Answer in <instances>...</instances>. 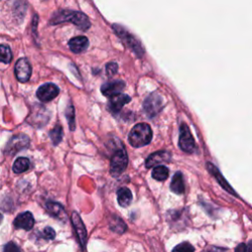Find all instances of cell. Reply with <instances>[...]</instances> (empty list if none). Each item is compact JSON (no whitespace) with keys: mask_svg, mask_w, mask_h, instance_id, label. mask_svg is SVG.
<instances>
[{"mask_svg":"<svg viewBox=\"0 0 252 252\" xmlns=\"http://www.w3.org/2000/svg\"><path fill=\"white\" fill-rule=\"evenodd\" d=\"M64 22H71L82 31H87L91 27V22L87 15L78 11L60 10L55 12L50 19V24L52 25H57Z\"/></svg>","mask_w":252,"mask_h":252,"instance_id":"cell-1","label":"cell"},{"mask_svg":"<svg viewBox=\"0 0 252 252\" xmlns=\"http://www.w3.org/2000/svg\"><path fill=\"white\" fill-rule=\"evenodd\" d=\"M153 137L151 127L146 123L136 124L130 131L128 140L132 147L140 148L148 145Z\"/></svg>","mask_w":252,"mask_h":252,"instance_id":"cell-2","label":"cell"},{"mask_svg":"<svg viewBox=\"0 0 252 252\" xmlns=\"http://www.w3.org/2000/svg\"><path fill=\"white\" fill-rule=\"evenodd\" d=\"M113 30L116 32V34L122 39V41L129 47L132 49L133 52L136 53V55L138 57H141L143 55V47L141 46L140 42L137 40V38L132 35L131 33H129L125 29H123V27L119 26V25H113Z\"/></svg>","mask_w":252,"mask_h":252,"instance_id":"cell-3","label":"cell"},{"mask_svg":"<svg viewBox=\"0 0 252 252\" xmlns=\"http://www.w3.org/2000/svg\"><path fill=\"white\" fill-rule=\"evenodd\" d=\"M162 107H163L162 96L157 92H154L151 94H149L143 103L144 111L148 117H155L160 112Z\"/></svg>","mask_w":252,"mask_h":252,"instance_id":"cell-4","label":"cell"},{"mask_svg":"<svg viewBox=\"0 0 252 252\" xmlns=\"http://www.w3.org/2000/svg\"><path fill=\"white\" fill-rule=\"evenodd\" d=\"M127 164L128 158L124 149L121 148L116 150L110 159V173L114 177L120 175L127 167Z\"/></svg>","mask_w":252,"mask_h":252,"instance_id":"cell-5","label":"cell"},{"mask_svg":"<svg viewBox=\"0 0 252 252\" xmlns=\"http://www.w3.org/2000/svg\"><path fill=\"white\" fill-rule=\"evenodd\" d=\"M179 148L185 153H193L195 150V142L193 136L185 123L180 125L179 129Z\"/></svg>","mask_w":252,"mask_h":252,"instance_id":"cell-6","label":"cell"},{"mask_svg":"<svg viewBox=\"0 0 252 252\" xmlns=\"http://www.w3.org/2000/svg\"><path fill=\"white\" fill-rule=\"evenodd\" d=\"M29 144H30V139L27 135H25V134L15 135L9 140V142L5 148V153L7 155L13 156V155L17 154L18 152L26 149L29 146Z\"/></svg>","mask_w":252,"mask_h":252,"instance_id":"cell-7","label":"cell"},{"mask_svg":"<svg viewBox=\"0 0 252 252\" xmlns=\"http://www.w3.org/2000/svg\"><path fill=\"white\" fill-rule=\"evenodd\" d=\"M48 119H49V115L46 108H44L42 105L35 104L33 105L27 120L29 121L30 124L33 126L41 127L48 121Z\"/></svg>","mask_w":252,"mask_h":252,"instance_id":"cell-8","label":"cell"},{"mask_svg":"<svg viewBox=\"0 0 252 252\" xmlns=\"http://www.w3.org/2000/svg\"><path fill=\"white\" fill-rule=\"evenodd\" d=\"M59 94V89L52 83H46L40 86L36 91L37 98L42 102H47L55 98Z\"/></svg>","mask_w":252,"mask_h":252,"instance_id":"cell-9","label":"cell"},{"mask_svg":"<svg viewBox=\"0 0 252 252\" xmlns=\"http://www.w3.org/2000/svg\"><path fill=\"white\" fill-rule=\"evenodd\" d=\"M15 75L22 83H26L30 80L32 75V66L27 58H20L16 62Z\"/></svg>","mask_w":252,"mask_h":252,"instance_id":"cell-10","label":"cell"},{"mask_svg":"<svg viewBox=\"0 0 252 252\" xmlns=\"http://www.w3.org/2000/svg\"><path fill=\"white\" fill-rule=\"evenodd\" d=\"M71 220L73 223V226L75 228V231L77 233V236L79 238V241L81 243V246L85 248L87 243V230L85 228V225L83 223V220L81 217L78 215L77 212H73L71 216Z\"/></svg>","mask_w":252,"mask_h":252,"instance_id":"cell-11","label":"cell"},{"mask_svg":"<svg viewBox=\"0 0 252 252\" xmlns=\"http://www.w3.org/2000/svg\"><path fill=\"white\" fill-rule=\"evenodd\" d=\"M130 100H131V97L127 94H114L110 96V98L108 99V102H107L108 110L111 111L112 113H118L122 109V107L126 103H128Z\"/></svg>","mask_w":252,"mask_h":252,"instance_id":"cell-12","label":"cell"},{"mask_svg":"<svg viewBox=\"0 0 252 252\" xmlns=\"http://www.w3.org/2000/svg\"><path fill=\"white\" fill-rule=\"evenodd\" d=\"M124 88H125V83L121 80H116V81H111L103 84L100 88V91L103 95L110 97L114 94H120Z\"/></svg>","mask_w":252,"mask_h":252,"instance_id":"cell-13","label":"cell"},{"mask_svg":"<svg viewBox=\"0 0 252 252\" xmlns=\"http://www.w3.org/2000/svg\"><path fill=\"white\" fill-rule=\"evenodd\" d=\"M170 155L169 153L165 152V151H159V152H156L153 153L152 155H150L148 157V158L146 159V167L147 168H151L157 165H159L160 163L163 162H168L170 160Z\"/></svg>","mask_w":252,"mask_h":252,"instance_id":"cell-14","label":"cell"},{"mask_svg":"<svg viewBox=\"0 0 252 252\" xmlns=\"http://www.w3.org/2000/svg\"><path fill=\"white\" fill-rule=\"evenodd\" d=\"M34 224V220L30 212H24L18 215L14 220V225L17 228H22L25 230H30Z\"/></svg>","mask_w":252,"mask_h":252,"instance_id":"cell-15","label":"cell"},{"mask_svg":"<svg viewBox=\"0 0 252 252\" xmlns=\"http://www.w3.org/2000/svg\"><path fill=\"white\" fill-rule=\"evenodd\" d=\"M69 47L74 53H81L89 46V39L86 36H75L69 40Z\"/></svg>","mask_w":252,"mask_h":252,"instance_id":"cell-16","label":"cell"},{"mask_svg":"<svg viewBox=\"0 0 252 252\" xmlns=\"http://www.w3.org/2000/svg\"><path fill=\"white\" fill-rule=\"evenodd\" d=\"M207 167H208L209 171L216 177V179L218 180V182L220 184V186H221L224 190H226L227 192L231 193V194L234 195V196H237V194L233 191V189L231 188V186L225 181V179H224V178L222 177V175L220 173L219 169H218L214 164H212L211 162H208V163H207Z\"/></svg>","mask_w":252,"mask_h":252,"instance_id":"cell-17","label":"cell"},{"mask_svg":"<svg viewBox=\"0 0 252 252\" xmlns=\"http://www.w3.org/2000/svg\"><path fill=\"white\" fill-rule=\"evenodd\" d=\"M45 208L46 210L48 211V213L54 217V218H57V219H63L66 217V214H65V211L62 207L61 204L57 203V202H53V201H48L46 202L45 204Z\"/></svg>","mask_w":252,"mask_h":252,"instance_id":"cell-18","label":"cell"},{"mask_svg":"<svg viewBox=\"0 0 252 252\" xmlns=\"http://www.w3.org/2000/svg\"><path fill=\"white\" fill-rule=\"evenodd\" d=\"M170 189L175 194H182L184 192V189H185L184 180H183V175L180 171H177L173 175L170 182Z\"/></svg>","mask_w":252,"mask_h":252,"instance_id":"cell-19","label":"cell"},{"mask_svg":"<svg viewBox=\"0 0 252 252\" xmlns=\"http://www.w3.org/2000/svg\"><path fill=\"white\" fill-rule=\"evenodd\" d=\"M132 201V193L127 187H122L117 191V202L121 207H127Z\"/></svg>","mask_w":252,"mask_h":252,"instance_id":"cell-20","label":"cell"},{"mask_svg":"<svg viewBox=\"0 0 252 252\" xmlns=\"http://www.w3.org/2000/svg\"><path fill=\"white\" fill-rule=\"evenodd\" d=\"M30 168V160L27 158H18L13 164V171L15 173H22Z\"/></svg>","mask_w":252,"mask_h":252,"instance_id":"cell-21","label":"cell"},{"mask_svg":"<svg viewBox=\"0 0 252 252\" xmlns=\"http://www.w3.org/2000/svg\"><path fill=\"white\" fill-rule=\"evenodd\" d=\"M168 173H169V170L165 165H157L153 169L152 176L154 179L158 181H163L168 177Z\"/></svg>","mask_w":252,"mask_h":252,"instance_id":"cell-22","label":"cell"},{"mask_svg":"<svg viewBox=\"0 0 252 252\" xmlns=\"http://www.w3.org/2000/svg\"><path fill=\"white\" fill-rule=\"evenodd\" d=\"M109 226H110V229L116 233H123L127 228L124 221L118 217L111 218V220H109Z\"/></svg>","mask_w":252,"mask_h":252,"instance_id":"cell-23","label":"cell"},{"mask_svg":"<svg viewBox=\"0 0 252 252\" xmlns=\"http://www.w3.org/2000/svg\"><path fill=\"white\" fill-rule=\"evenodd\" d=\"M49 136L50 139L53 143V145H58L63 137V131H62V127L60 125H56L50 132H49Z\"/></svg>","mask_w":252,"mask_h":252,"instance_id":"cell-24","label":"cell"},{"mask_svg":"<svg viewBox=\"0 0 252 252\" xmlns=\"http://www.w3.org/2000/svg\"><path fill=\"white\" fill-rule=\"evenodd\" d=\"M12 60V52L8 45L0 44V62L10 63Z\"/></svg>","mask_w":252,"mask_h":252,"instance_id":"cell-25","label":"cell"},{"mask_svg":"<svg viewBox=\"0 0 252 252\" xmlns=\"http://www.w3.org/2000/svg\"><path fill=\"white\" fill-rule=\"evenodd\" d=\"M66 117L68 120V124H69V128L70 130H74L75 129V112H74V107L73 105H69L66 109Z\"/></svg>","mask_w":252,"mask_h":252,"instance_id":"cell-26","label":"cell"},{"mask_svg":"<svg viewBox=\"0 0 252 252\" xmlns=\"http://www.w3.org/2000/svg\"><path fill=\"white\" fill-rule=\"evenodd\" d=\"M194 247L192 244L189 242H182L176 245L173 249L172 252H194Z\"/></svg>","mask_w":252,"mask_h":252,"instance_id":"cell-27","label":"cell"},{"mask_svg":"<svg viewBox=\"0 0 252 252\" xmlns=\"http://www.w3.org/2000/svg\"><path fill=\"white\" fill-rule=\"evenodd\" d=\"M118 71V65L114 62H110L106 65V74L108 77L114 76Z\"/></svg>","mask_w":252,"mask_h":252,"instance_id":"cell-28","label":"cell"},{"mask_svg":"<svg viewBox=\"0 0 252 252\" xmlns=\"http://www.w3.org/2000/svg\"><path fill=\"white\" fill-rule=\"evenodd\" d=\"M3 252H21V249L15 242L10 241L7 244H5L3 248Z\"/></svg>","mask_w":252,"mask_h":252,"instance_id":"cell-29","label":"cell"},{"mask_svg":"<svg viewBox=\"0 0 252 252\" xmlns=\"http://www.w3.org/2000/svg\"><path fill=\"white\" fill-rule=\"evenodd\" d=\"M42 237L47 240H51L55 237V231L50 226H46L42 231Z\"/></svg>","mask_w":252,"mask_h":252,"instance_id":"cell-30","label":"cell"},{"mask_svg":"<svg viewBox=\"0 0 252 252\" xmlns=\"http://www.w3.org/2000/svg\"><path fill=\"white\" fill-rule=\"evenodd\" d=\"M234 252H248L247 245H246L245 243H239V244L236 246Z\"/></svg>","mask_w":252,"mask_h":252,"instance_id":"cell-31","label":"cell"},{"mask_svg":"<svg viewBox=\"0 0 252 252\" xmlns=\"http://www.w3.org/2000/svg\"><path fill=\"white\" fill-rule=\"evenodd\" d=\"M1 220H2V216L0 215V221H1Z\"/></svg>","mask_w":252,"mask_h":252,"instance_id":"cell-32","label":"cell"}]
</instances>
